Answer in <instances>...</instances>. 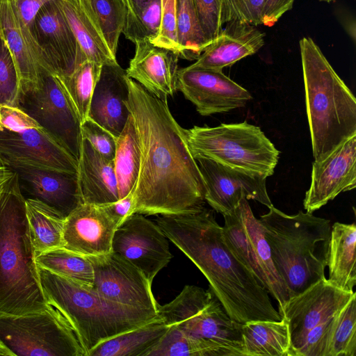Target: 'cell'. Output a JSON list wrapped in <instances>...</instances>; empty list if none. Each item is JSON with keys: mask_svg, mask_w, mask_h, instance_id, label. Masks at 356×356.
Instances as JSON below:
<instances>
[{"mask_svg": "<svg viewBox=\"0 0 356 356\" xmlns=\"http://www.w3.org/2000/svg\"><path fill=\"white\" fill-rule=\"evenodd\" d=\"M305 104L314 160L356 134V99L310 38L300 41Z\"/></svg>", "mask_w": 356, "mask_h": 356, "instance_id": "5", "label": "cell"}, {"mask_svg": "<svg viewBox=\"0 0 356 356\" xmlns=\"http://www.w3.org/2000/svg\"><path fill=\"white\" fill-rule=\"evenodd\" d=\"M102 67V64L85 60L70 75L60 77L79 113L81 123L88 118L92 96Z\"/></svg>", "mask_w": 356, "mask_h": 356, "instance_id": "36", "label": "cell"}, {"mask_svg": "<svg viewBox=\"0 0 356 356\" xmlns=\"http://www.w3.org/2000/svg\"><path fill=\"white\" fill-rule=\"evenodd\" d=\"M17 175L21 191L28 197L54 208L65 218L83 203L77 173L9 163Z\"/></svg>", "mask_w": 356, "mask_h": 356, "instance_id": "20", "label": "cell"}, {"mask_svg": "<svg viewBox=\"0 0 356 356\" xmlns=\"http://www.w3.org/2000/svg\"><path fill=\"white\" fill-rule=\"evenodd\" d=\"M356 293L336 314L325 356H355Z\"/></svg>", "mask_w": 356, "mask_h": 356, "instance_id": "37", "label": "cell"}, {"mask_svg": "<svg viewBox=\"0 0 356 356\" xmlns=\"http://www.w3.org/2000/svg\"><path fill=\"white\" fill-rule=\"evenodd\" d=\"M177 89L203 116L227 113L243 107L251 94L222 70L190 67L179 69Z\"/></svg>", "mask_w": 356, "mask_h": 356, "instance_id": "17", "label": "cell"}, {"mask_svg": "<svg viewBox=\"0 0 356 356\" xmlns=\"http://www.w3.org/2000/svg\"><path fill=\"white\" fill-rule=\"evenodd\" d=\"M193 1L204 37L211 44L218 38L225 24L222 0Z\"/></svg>", "mask_w": 356, "mask_h": 356, "instance_id": "41", "label": "cell"}, {"mask_svg": "<svg viewBox=\"0 0 356 356\" xmlns=\"http://www.w3.org/2000/svg\"><path fill=\"white\" fill-rule=\"evenodd\" d=\"M135 44L134 56L126 70L127 76L157 98L168 100L177 90L178 54L149 41Z\"/></svg>", "mask_w": 356, "mask_h": 356, "instance_id": "24", "label": "cell"}, {"mask_svg": "<svg viewBox=\"0 0 356 356\" xmlns=\"http://www.w3.org/2000/svg\"><path fill=\"white\" fill-rule=\"evenodd\" d=\"M51 72L63 78L87 60L63 13L60 0L43 6L31 28Z\"/></svg>", "mask_w": 356, "mask_h": 356, "instance_id": "16", "label": "cell"}, {"mask_svg": "<svg viewBox=\"0 0 356 356\" xmlns=\"http://www.w3.org/2000/svg\"><path fill=\"white\" fill-rule=\"evenodd\" d=\"M265 34L256 26L238 20L226 23L218 38L190 67L222 70L257 53L264 44Z\"/></svg>", "mask_w": 356, "mask_h": 356, "instance_id": "25", "label": "cell"}, {"mask_svg": "<svg viewBox=\"0 0 356 356\" xmlns=\"http://www.w3.org/2000/svg\"><path fill=\"white\" fill-rule=\"evenodd\" d=\"M328 280L337 287L353 292L356 285V225L334 222L331 226L327 265Z\"/></svg>", "mask_w": 356, "mask_h": 356, "instance_id": "28", "label": "cell"}, {"mask_svg": "<svg viewBox=\"0 0 356 356\" xmlns=\"http://www.w3.org/2000/svg\"><path fill=\"white\" fill-rule=\"evenodd\" d=\"M66 19L87 60L118 63L106 42L90 0H60Z\"/></svg>", "mask_w": 356, "mask_h": 356, "instance_id": "27", "label": "cell"}, {"mask_svg": "<svg viewBox=\"0 0 356 356\" xmlns=\"http://www.w3.org/2000/svg\"><path fill=\"white\" fill-rule=\"evenodd\" d=\"M194 157L266 177L274 173L280 152L261 129L247 122L186 129Z\"/></svg>", "mask_w": 356, "mask_h": 356, "instance_id": "7", "label": "cell"}, {"mask_svg": "<svg viewBox=\"0 0 356 356\" xmlns=\"http://www.w3.org/2000/svg\"><path fill=\"white\" fill-rule=\"evenodd\" d=\"M355 293L337 287L325 277L291 298L282 316L289 327V356H295L310 330L335 316Z\"/></svg>", "mask_w": 356, "mask_h": 356, "instance_id": "14", "label": "cell"}, {"mask_svg": "<svg viewBox=\"0 0 356 356\" xmlns=\"http://www.w3.org/2000/svg\"><path fill=\"white\" fill-rule=\"evenodd\" d=\"M118 226L103 205L82 203L65 220L63 247L86 257L108 254Z\"/></svg>", "mask_w": 356, "mask_h": 356, "instance_id": "21", "label": "cell"}, {"mask_svg": "<svg viewBox=\"0 0 356 356\" xmlns=\"http://www.w3.org/2000/svg\"><path fill=\"white\" fill-rule=\"evenodd\" d=\"M268 209L259 220L291 298L325 278L332 225L313 213L287 215L273 205Z\"/></svg>", "mask_w": 356, "mask_h": 356, "instance_id": "4", "label": "cell"}, {"mask_svg": "<svg viewBox=\"0 0 356 356\" xmlns=\"http://www.w3.org/2000/svg\"><path fill=\"white\" fill-rule=\"evenodd\" d=\"M39 127L35 120L19 108L0 106V129L17 132Z\"/></svg>", "mask_w": 356, "mask_h": 356, "instance_id": "45", "label": "cell"}, {"mask_svg": "<svg viewBox=\"0 0 356 356\" xmlns=\"http://www.w3.org/2000/svg\"><path fill=\"white\" fill-rule=\"evenodd\" d=\"M145 356H227V354L217 344L189 335L177 326L170 325Z\"/></svg>", "mask_w": 356, "mask_h": 356, "instance_id": "35", "label": "cell"}, {"mask_svg": "<svg viewBox=\"0 0 356 356\" xmlns=\"http://www.w3.org/2000/svg\"><path fill=\"white\" fill-rule=\"evenodd\" d=\"M14 171L6 165L0 166V186L14 175Z\"/></svg>", "mask_w": 356, "mask_h": 356, "instance_id": "50", "label": "cell"}, {"mask_svg": "<svg viewBox=\"0 0 356 356\" xmlns=\"http://www.w3.org/2000/svg\"><path fill=\"white\" fill-rule=\"evenodd\" d=\"M81 132L82 139L106 158L114 160L116 138L110 132L88 118L81 123Z\"/></svg>", "mask_w": 356, "mask_h": 356, "instance_id": "44", "label": "cell"}, {"mask_svg": "<svg viewBox=\"0 0 356 356\" xmlns=\"http://www.w3.org/2000/svg\"><path fill=\"white\" fill-rule=\"evenodd\" d=\"M167 239L156 223L136 213L116 229L111 252L137 267L152 284L172 257Z\"/></svg>", "mask_w": 356, "mask_h": 356, "instance_id": "13", "label": "cell"}, {"mask_svg": "<svg viewBox=\"0 0 356 356\" xmlns=\"http://www.w3.org/2000/svg\"><path fill=\"white\" fill-rule=\"evenodd\" d=\"M225 24L238 20L254 26L261 24L263 0H222Z\"/></svg>", "mask_w": 356, "mask_h": 356, "instance_id": "42", "label": "cell"}, {"mask_svg": "<svg viewBox=\"0 0 356 356\" xmlns=\"http://www.w3.org/2000/svg\"><path fill=\"white\" fill-rule=\"evenodd\" d=\"M38 267L92 287L94 281L92 265L88 257L63 247L48 250L35 257Z\"/></svg>", "mask_w": 356, "mask_h": 356, "instance_id": "34", "label": "cell"}, {"mask_svg": "<svg viewBox=\"0 0 356 356\" xmlns=\"http://www.w3.org/2000/svg\"><path fill=\"white\" fill-rule=\"evenodd\" d=\"M126 105L133 117L140 149L134 189L135 213L174 215L204 207L206 187L188 145L186 129L161 100L128 78Z\"/></svg>", "mask_w": 356, "mask_h": 356, "instance_id": "1", "label": "cell"}, {"mask_svg": "<svg viewBox=\"0 0 356 356\" xmlns=\"http://www.w3.org/2000/svg\"><path fill=\"white\" fill-rule=\"evenodd\" d=\"M161 25L152 44L170 49L179 55L176 28V0H161Z\"/></svg>", "mask_w": 356, "mask_h": 356, "instance_id": "43", "label": "cell"}, {"mask_svg": "<svg viewBox=\"0 0 356 356\" xmlns=\"http://www.w3.org/2000/svg\"><path fill=\"white\" fill-rule=\"evenodd\" d=\"M3 165H5L2 161V159L0 157V166H3Z\"/></svg>", "mask_w": 356, "mask_h": 356, "instance_id": "52", "label": "cell"}, {"mask_svg": "<svg viewBox=\"0 0 356 356\" xmlns=\"http://www.w3.org/2000/svg\"><path fill=\"white\" fill-rule=\"evenodd\" d=\"M78 181L83 203L104 205L120 200L114 160L102 155L82 139Z\"/></svg>", "mask_w": 356, "mask_h": 356, "instance_id": "26", "label": "cell"}, {"mask_svg": "<svg viewBox=\"0 0 356 356\" xmlns=\"http://www.w3.org/2000/svg\"><path fill=\"white\" fill-rule=\"evenodd\" d=\"M0 355L14 356L13 354L1 343H0Z\"/></svg>", "mask_w": 356, "mask_h": 356, "instance_id": "51", "label": "cell"}, {"mask_svg": "<svg viewBox=\"0 0 356 356\" xmlns=\"http://www.w3.org/2000/svg\"><path fill=\"white\" fill-rule=\"evenodd\" d=\"M319 1H326V2H330V1H333L334 0H319Z\"/></svg>", "mask_w": 356, "mask_h": 356, "instance_id": "53", "label": "cell"}, {"mask_svg": "<svg viewBox=\"0 0 356 356\" xmlns=\"http://www.w3.org/2000/svg\"><path fill=\"white\" fill-rule=\"evenodd\" d=\"M243 356H289L291 340L286 322L251 321L241 324Z\"/></svg>", "mask_w": 356, "mask_h": 356, "instance_id": "29", "label": "cell"}, {"mask_svg": "<svg viewBox=\"0 0 356 356\" xmlns=\"http://www.w3.org/2000/svg\"></svg>", "mask_w": 356, "mask_h": 356, "instance_id": "55", "label": "cell"}, {"mask_svg": "<svg viewBox=\"0 0 356 356\" xmlns=\"http://www.w3.org/2000/svg\"><path fill=\"white\" fill-rule=\"evenodd\" d=\"M160 317L102 341L88 356H145L168 330Z\"/></svg>", "mask_w": 356, "mask_h": 356, "instance_id": "30", "label": "cell"}, {"mask_svg": "<svg viewBox=\"0 0 356 356\" xmlns=\"http://www.w3.org/2000/svg\"><path fill=\"white\" fill-rule=\"evenodd\" d=\"M114 165L120 200L134 193L140 166L139 140L131 113L124 129L116 138Z\"/></svg>", "mask_w": 356, "mask_h": 356, "instance_id": "32", "label": "cell"}, {"mask_svg": "<svg viewBox=\"0 0 356 356\" xmlns=\"http://www.w3.org/2000/svg\"><path fill=\"white\" fill-rule=\"evenodd\" d=\"M108 47L116 55L126 12L120 0H90Z\"/></svg>", "mask_w": 356, "mask_h": 356, "instance_id": "39", "label": "cell"}, {"mask_svg": "<svg viewBox=\"0 0 356 356\" xmlns=\"http://www.w3.org/2000/svg\"><path fill=\"white\" fill-rule=\"evenodd\" d=\"M126 13L138 11L154 0H120Z\"/></svg>", "mask_w": 356, "mask_h": 356, "instance_id": "49", "label": "cell"}, {"mask_svg": "<svg viewBox=\"0 0 356 356\" xmlns=\"http://www.w3.org/2000/svg\"><path fill=\"white\" fill-rule=\"evenodd\" d=\"M156 225L202 272L229 316L239 323L282 320L268 291L225 243L212 210L161 215Z\"/></svg>", "mask_w": 356, "mask_h": 356, "instance_id": "2", "label": "cell"}, {"mask_svg": "<svg viewBox=\"0 0 356 356\" xmlns=\"http://www.w3.org/2000/svg\"><path fill=\"white\" fill-rule=\"evenodd\" d=\"M38 272L47 304L68 321L85 356L102 341L159 317L152 310L113 302L91 287L44 268L38 267Z\"/></svg>", "mask_w": 356, "mask_h": 356, "instance_id": "6", "label": "cell"}, {"mask_svg": "<svg viewBox=\"0 0 356 356\" xmlns=\"http://www.w3.org/2000/svg\"><path fill=\"white\" fill-rule=\"evenodd\" d=\"M161 25V0H154L142 9L125 15L122 33L134 44L140 41L152 42Z\"/></svg>", "mask_w": 356, "mask_h": 356, "instance_id": "38", "label": "cell"}, {"mask_svg": "<svg viewBox=\"0 0 356 356\" xmlns=\"http://www.w3.org/2000/svg\"><path fill=\"white\" fill-rule=\"evenodd\" d=\"M356 187V134L348 138L312 164L311 184L303 200L313 213L339 193Z\"/></svg>", "mask_w": 356, "mask_h": 356, "instance_id": "19", "label": "cell"}, {"mask_svg": "<svg viewBox=\"0 0 356 356\" xmlns=\"http://www.w3.org/2000/svg\"><path fill=\"white\" fill-rule=\"evenodd\" d=\"M2 35V31H1V25H0V36Z\"/></svg>", "mask_w": 356, "mask_h": 356, "instance_id": "54", "label": "cell"}, {"mask_svg": "<svg viewBox=\"0 0 356 356\" xmlns=\"http://www.w3.org/2000/svg\"><path fill=\"white\" fill-rule=\"evenodd\" d=\"M47 306L15 172L0 186V312L24 315Z\"/></svg>", "mask_w": 356, "mask_h": 356, "instance_id": "3", "label": "cell"}, {"mask_svg": "<svg viewBox=\"0 0 356 356\" xmlns=\"http://www.w3.org/2000/svg\"><path fill=\"white\" fill-rule=\"evenodd\" d=\"M294 0H263L261 24L273 26L279 19L292 8Z\"/></svg>", "mask_w": 356, "mask_h": 356, "instance_id": "46", "label": "cell"}, {"mask_svg": "<svg viewBox=\"0 0 356 356\" xmlns=\"http://www.w3.org/2000/svg\"><path fill=\"white\" fill-rule=\"evenodd\" d=\"M206 187L205 202L222 216L232 213L243 197L273 205L266 189L267 177L232 168L204 157L195 158Z\"/></svg>", "mask_w": 356, "mask_h": 356, "instance_id": "15", "label": "cell"}, {"mask_svg": "<svg viewBox=\"0 0 356 356\" xmlns=\"http://www.w3.org/2000/svg\"><path fill=\"white\" fill-rule=\"evenodd\" d=\"M88 257L94 272L91 288L99 296L113 302L158 312L152 284L137 267L113 252Z\"/></svg>", "mask_w": 356, "mask_h": 356, "instance_id": "12", "label": "cell"}, {"mask_svg": "<svg viewBox=\"0 0 356 356\" xmlns=\"http://www.w3.org/2000/svg\"><path fill=\"white\" fill-rule=\"evenodd\" d=\"M158 315L168 326L217 344L227 356H243L241 323L229 316L211 289L186 285L174 300L159 306Z\"/></svg>", "mask_w": 356, "mask_h": 356, "instance_id": "8", "label": "cell"}, {"mask_svg": "<svg viewBox=\"0 0 356 356\" xmlns=\"http://www.w3.org/2000/svg\"><path fill=\"white\" fill-rule=\"evenodd\" d=\"M0 157L4 165L16 163L78 172V161L42 127L17 132L0 129Z\"/></svg>", "mask_w": 356, "mask_h": 356, "instance_id": "18", "label": "cell"}, {"mask_svg": "<svg viewBox=\"0 0 356 356\" xmlns=\"http://www.w3.org/2000/svg\"><path fill=\"white\" fill-rule=\"evenodd\" d=\"M20 88L18 72L8 48L0 36V106L17 107Z\"/></svg>", "mask_w": 356, "mask_h": 356, "instance_id": "40", "label": "cell"}, {"mask_svg": "<svg viewBox=\"0 0 356 356\" xmlns=\"http://www.w3.org/2000/svg\"><path fill=\"white\" fill-rule=\"evenodd\" d=\"M126 71L116 63L103 65L92 96L88 118L117 138L130 114Z\"/></svg>", "mask_w": 356, "mask_h": 356, "instance_id": "23", "label": "cell"}, {"mask_svg": "<svg viewBox=\"0 0 356 356\" xmlns=\"http://www.w3.org/2000/svg\"><path fill=\"white\" fill-rule=\"evenodd\" d=\"M223 216L222 229L225 243L257 282L274 298L282 317L290 293L273 261L259 220L254 216L245 197L232 213Z\"/></svg>", "mask_w": 356, "mask_h": 356, "instance_id": "10", "label": "cell"}, {"mask_svg": "<svg viewBox=\"0 0 356 356\" xmlns=\"http://www.w3.org/2000/svg\"><path fill=\"white\" fill-rule=\"evenodd\" d=\"M0 25L18 72L19 90L35 86L42 72L53 73L10 0H0Z\"/></svg>", "mask_w": 356, "mask_h": 356, "instance_id": "22", "label": "cell"}, {"mask_svg": "<svg viewBox=\"0 0 356 356\" xmlns=\"http://www.w3.org/2000/svg\"><path fill=\"white\" fill-rule=\"evenodd\" d=\"M24 24L31 31L34 17L45 4L54 0H10Z\"/></svg>", "mask_w": 356, "mask_h": 356, "instance_id": "48", "label": "cell"}, {"mask_svg": "<svg viewBox=\"0 0 356 356\" xmlns=\"http://www.w3.org/2000/svg\"><path fill=\"white\" fill-rule=\"evenodd\" d=\"M26 213L35 257L63 246L65 217L54 208L33 198H25Z\"/></svg>", "mask_w": 356, "mask_h": 356, "instance_id": "31", "label": "cell"}, {"mask_svg": "<svg viewBox=\"0 0 356 356\" xmlns=\"http://www.w3.org/2000/svg\"><path fill=\"white\" fill-rule=\"evenodd\" d=\"M176 28L179 58L197 60L210 45L202 30L193 0H176Z\"/></svg>", "mask_w": 356, "mask_h": 356, "instance_id": "33", "label": "cell"}, {"mask_svg": "<svg viewBox=\"0 0 356 356\" xmlns=\"http://www.w3.org/2000/svg\"><path fill=\"white\" fill-rule=\"evenodd\" d=\"M103 206L120 225L128 217L135 213L133 192L117 202L104 204Z\"/></svg>", "mask_w": 356, "mask_h": 356, "instance_id": "47", "label": "cell"}, {"mask_svg": "<svg viewBox=\"0 0 356 356\" xmlns=\"http://www.w3.org/2000/svg\"><path fill=\"white\" fill-rule=\"evenodd\" d=\"M17 107L79 160L81 121L60 76L42 72L35 86L19 90Z\"/></svg>", "mask_w": 356, "mask_h": 356, "instance_id": "11", "label": "cell"}, {"mask_svg": "<svg viewBox=\"0 0 356 356\" xmlns=\"http://www.w3.org/2000/svg\"><path fill=\"white\" fill-rule=\"evenodd\" d=\"M0 343L14 356H85L71 325L53 306L39 312H0Z\"/></svg>", "mask_w": 356, "mask_h": 356, "instance_id": "9", "label": "cell"}]
</instances>
